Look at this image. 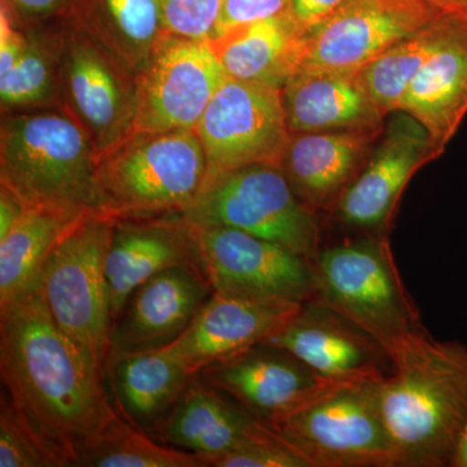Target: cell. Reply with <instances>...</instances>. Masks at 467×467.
I'll return each mask as SVG.
<instances>
[{"label":"cell","instance_id":"1","mask_svg":"<svg viewBox=\"0 0 467 467\" xmlns=\"http://www.w3.org/2000/svg\"><path fill=\"white\" fill-rule=\"evenodd\" d=\"M0 373L24 422L57 466H78L119 411L107 371L52 318L36 285L0 308Z\"/></svg>","mask_w":467,"mask_h":467},{"label":"cell","instance_id":"2","mask_svg":"<svg viewBox=\"0 0 467 467\" xmlns=\"http://www.w3.org/2000/svg\"><path fill=\"white\" fill-rule=\"evenodd\" d=\"M391 359L378 398L393 467L451 466L467 420V347L423 330Z\"/></svg>","mask_w":467,"mask_h":467},{"label":"cell","instance_id":"3","mask_svg":"<svg viewBox=\"0 0 467 467\" xmlns=\"http://www.w3.org/2000/svg\"><path fill=\"white\" fill-rule=\"evenodd\" d=\"M0 183L27 207L103 214L97 150L85 129L63 109L3 113Z\"/></svg>","mask_w":467,"mask_h":467},{"label":"cell","instance_id":"4","mask_svg":"<svg viewBox=\"0 0 467 467\" xmlns=\"http://www.w3.org/2000/svg\"><path fill=\"white\" fill-rule=\"evenodd\" d=\"M205 178L207 159L193 129L131 131L98 158L101 211L112 218L181 214Z\"/></svg>","mask_w":467,"mask_h":467},{"label":"cell","instance_id":"5","mask_svg":"<svg viewBox=\"0 0 467 467\" xmlns=\"http://www.w3.org/2000/svg\"><path fill=\"white\" fill-rule=\"evenodd\" d=\"M315 297L376 339L389 358L425 330L384 235L367 234L318 252Z\"/></svg>","mask_w":467,"mask_h":467},{"label":"cell","instance_id":"6","mask_svg":"<svg viewBox=\"0 0 467 467\" xmlns=\"http://www.w3.org/2000/svg\"><path fill=\"white\" fill-rule=\"evenodd\" d=\"M181 216L192 225L241 230L313 259L321 251L317 213L279 165L254 164L212 178Z\"/></svg>","mask_w":467,"mask_h":467},{"label":"cell","instance_id":"7","mask_svg":"<svg viewBox=\"0 0 467 467\" xmlns=\"http://www.w3.org/2000/svg\"><path fill=\"white\" fill-rule=\"evenodd\" d=\"M112 227L106 214L79 218L55 245L38 281L52 318L106 371L113 325L106 275Z\"/></svg>","mask_w":467,"mask_h":467},{"label":"cell","instance_id":"8","mask_svg":"<svg viewBox=\"0 0 467 467\" xmlns=\"http://www.w3.org/2000/svg\"><path fill=\"white\" fill-rule=\"evenodd\" d=\"M380 379L335 384L270 427L312 467H393Z\"/></svg>","mask_w":467,"mask_h":467},{"label":"cell","instance_id":"9","mask_svg":"<svg viewBox=\"0 0 467 467\" xmlns=\"http://www.w3.org/2000/svg\"><path fill=\"white\" fill-rule=\"evenodd\" d=\"M193 130L207 159L205 182L248 165L281 167L291 138L281 88L229 77Z\"/></svg>","mask_w":467,"mask_h":467},{"label":"cell","instance_id":"10","mask_svg":"<svg viewBox=\"0 0 467 467\" xmlns=\"http://www.w3.org/2000/svg\"><path fill=\"white\" fill-rule=\"evenodd\" d=\"M189 225L213 291L300 304L315 297L312 259L241 230Z\"/></svg>","mask_w":467,"mask_h":467},{"label":"cell","instance_id":"11","mask_svg":"<svg viewBox=\"0 0 467 467\" xmlns=\"http://www.w3.org/2000/svg\"><path fill=\"white\" fill-rule=\"evenodd\" d=\"M60 78L63 110L85 129L98 158L133 131L137 77L69 20Z\"/></svg>","mask_w":467,"mask_h":467},{"label":"cell","instance_id":"12","mask_svg":"<svg viewBox=\"0 0 467 467\" xmlns=\"http://www.w3.org/2000/svg\"><path fill=\"white\" fill-rule=\"evenodd\" d=\"M226 78L211 43L165 34L138 77L133 131L195 129Z\"/></svg>","mask_w":467,"mask_h":467},{"label":"cell","instance_id":"13","mask_svg":"<svg viewBox=\"0 0 467 467\" xmlns=\"http://www.w3.org/2000/svg\"><path fill=\"white\" fill-rule=\"evenodd\" d=\"M441 14L425 0H350L308 33L300 69L356 73Z\"/></svg>","mask_w":467,"mask_h":467},{"label":"cell","instance_id":"14","mask_svg":"<svg viewBox=\"0 0 467 467\" xmlns=\"http://www.w3.org/2000/svg\"><path fill=\"white\" fill-rule=\"evenodd\" d=\"M436 158L425 126L396 110L370 160L340 196L334 211L347 226L384 235L396 204L418 169Z\"/></svg>","mask_w":467,"mask_h":467},{"label":"cell","instance_id":"15","mask_svg":"<svg viewBox=\"0 0 467 467\" xmlns=\"http://www.w3.org/2000/svg\"><path fill=\"white\" fill-rule=\"evenodd\" d=\"M272 426L334 387L287 350L261 343L196 374Z\"/></svg>","mask_w":467,"mask_h":467},{"label":"cell","instance_id":"16","mask_svg":"<svg viewBox=\"0 0 467 467\" xmlns=\"http://www.w3.org/2000/svg\"><path fill=\"white\" fill-rule=\"evenodd\" d=\"M303 304L213 291L175 342L164 347L192 374L265 343Z\"/></svg>","mask_w":467,"mask_h":467},{"label":"cell","instance_id":"17","mask_svg":"<svg viewBox=\"0 0 467 467\" xmlns=\"http://www.w3.org/2000/svg\"><path fill=\"white\" fill-rule=\"evenodd\" d=\"M265 343L334 382L379 379L392 368L389 352L376 339L315 299L303 303L290 324Z\"/></svg>","mask_w":467,"mask_h":467},{"label":"cell","instance_id":"18","mask_svg":"<svg viewBox=\"0 0 467 467\" xmlns=\"http://www.w3.org/2000/svg\"><path fill=\"white\" fill-rule=\"evenodd\" d=\"M212 294L213 288L198 265L175 266L152 276L113 322L109 358L175 342Z\"/></svg>","mask_w":467,"mask_h":467},{"label":"cell","instance_id":"19","mask_svg":"<svg viewBox=\"0 0 467 467\" xmlns=\"http://www.w3.org/2000/svg\"><path fill=\"white\" fill-rule=\"evenodd\" d=\"M198 265L192 227L181 214L113 218L106 260L110 316L115 322L135 291L175 266Z\"/></svg>","mask_w":467,"mask_h":467},{"label":"cell","instance_id":"20","mask_svg":"<svg viewBox=\"0 0 467 467\" xmlns=\"http://www.w3.org/2000/svg\"><path fill=\"white\" fill-rule=\"evenodd\" d=\"M273 434L266 422L196 376L153 432L164 444L204 454L213 465L230 451Z\"/></svg>","mask_w":467,"mask_h":467},{"label":"cell","instance_id":"21","mask_svg":"<svg viewBox=\"0 0 467 467\" xmlns=\"http://www.w3.org/2000/svg\"><path fill=\"white\" fill-rule=\"evenodd\" d=\"M379 129L291 134L281 169L292 190L315 211L337 207L355 180Z\"/></svg>","mask_w":467,"mask_h":467},{"label":"cell","instance_id":"22","mask_svg":"<svg viewBox=\"0 0 467 467\" xmlns=\"http://www.w3.org/2000/svg\"><path fill=\"white\" fill-rule=\"evenodd\" d=\"M418 119L436 158L467 116V21H460L411 79L399 109Z\"/></svg>","mask_w":467,"mask_h":467},{"label":"cell","instance_id":"23","mask_svg":"<svg viewBox=\"0 0 467 467\" xmlns=\"http://www.w3.org/2000/svg\"><path fill=\"white\" fill-rule=\"evenodd\" d=\"M306 36L288 12L234 27L209 43L229 78L284 90L300 69Z\"/></svg>","mask_w":467,"mask_h":467},{"label":"cell","instance_id":"24","mask_svg":"<svg viewBox=\"0 0 467 467\" xmlns=\"http://www.w3.org/2000/svg\"><path fill=\"white\" fill-rule=\"evenodd\" d=\"M282 97L291 134L379 129L383 119L355 73L300 69Z\"/></svg>","mask_w":467,"mask_h":467},{"label":"cell","instance_id":"25","mask_svg":"<svg viewBox=\"0 0 467 467\" xmlns=\"http://www.w3.org/2000/svg\"><path fill=\"white\" fill-rule=\"evenodd\" d=\"M107 374L119 416L150 435L195 378L164 348L110 356Z\"/></svg>","mask_w":467,"mask_h":467},{"label":"cell","instance_id":"26","mask_svg":"<svg viewBox=\"0 0 467 467\" xmlns=\"http://www.w3.org/2000/svg\"><path fill=\"white\" fill-rule=\"evenodd\" d=\"M67 20L100 43L137 78L167 34L161 0H77Z\"/></svg>","mask_w":467,"mask_h":467},{"label":"cell","instance_id":"27","mask_svg":"<svg viewBox=\"0 0 467 467\" xmlns=\"http://www.w3.org/2000/svg\"><path fill=\"white\" fill-rule=\"evenodd\" d=\"M67 20L26 27V51L0 75L2 112L63 109L60 76Z\"/></svg>","mask_w":467,"mask_h":467},{"label":"cell","instance_id":"28","mask_svg":"<svg viewBox=\"0 0 467 467\" xmlns=\"http://www.w3.org/2000/svg\"><path fill=\"white\" fill-rule=\"evenodd\" d=\"M85 214L29 207L0 241V308L38 285L39 275L55 245Z\"/></svg>","mask_w":467,"mask_h":467},{"label":"cell","instance_id":"29","mask_svg":"<svg viewBox=\"0 0 467 467\" xmlns=\"http://www.w3.org/2000/svg\"><path fill=\"white\" fill-rule=\"evenodd\" d=\"M463 20L465 18L441 14L359 67L355 73L356 78L380 116L386 117L399 109L411 79Z\"/></svg>","mask_w":467,"mask_h":467},{"label":"cell","instance_id":"30","mask_svg":"<svg viewBox=\"0 0 467 467\" xmlns=\"http://www.w3.org/2000/svg\"><path fill=\"white\" fill-rule=\"evenodd\" d=\"M78 466L208 467L213 466V461L204 454L161 444L119 417L109 431L86 451Z\"/></svg>","mask_w":467,"mask_h":467},{"label":"cell","instance_id":"31","mask_svg":"<svg viewBox=\"0 0 467 467\" xmlns=\"http://www.w3.org/2000/svg\"><path fill=\"white\" fill-rule=\"evenodd\" d=\"M0 467H58L5 391L0 401Z\"/></svg>","mask_w":467,"mask_h":467},{"label":"cell","instance_id":"32","mask_svg":"<svg viewBox=\"0 0 467 467\" xmlns=\"http://www.w3.org/2000/svg\"><path fill=\"white\" fill-rule=\"evenodd\" d=\"M223 0H161L165 32L192 41L214 38Z\"/></svg>","mask_w":467,"mask_h":467},{"label":"cell","instance_id":"33","mask_svg":"<svg viewBox=\"0 0 467 467\" xmlns=\"http://www.w3.org/2000/svg\"><path fill=\"white\" fill-rule=\"evenodd\" d=\"M214 467H312L308 461L276 432L239 450L230 451Z\"/></svg>","mask_w":467,"mask_h":467},{"label":"cell","instance_id":"34","mask_svg":"<svg viewBox=\"0 0 467 467\" xmlns=\"http://www.w3.org/2000/svg\"><path fill=\"white\" fill-rule=\"evenodd\" d=\"M290 8L291 0H223L214 38L234 27L288 14Z\"/></svg>","mask_w":467,"mask_h":467},{"label":"cell","instance_id":"35","mask_svg":"<svg viewBox=\"0 0 467 467\" xmlns=\"http://www.w3.org/2000/svg\"><path fill=\"white\" fill-rule=\"evenodd\" d=\"M21 26L50 21L67 20L75 11L77 0H5Z\"/></svg>","mask_w":467,"mask_h":467},{"label":"cell","instance_id":"36","mask_svg":"<svg viewBox=\"0 0 467 467\" xmlns=\"http://www.w3.org/2000/svg\"><path fill=\"white\" fill-rule=\"evenodd\" d=\"M27 34L5 0L0 2V75L8 72L26 51Z\"/></svg>","mask_w":467,"mask_h":467},{"label":"cell","instance_id":"37","mask_svg":"<svg viewBox=\"0 0 467 467\" xmlns=\"http://www.w3.org/2000/svg\"><path fill=\"white\" fill-rule=\"evenodd\" d=\"M350 0H291L290 14L306 33L334 16Z\"/></svg>","mask_w":467,"mask_h":467},{"label":"cell","instance_id":"38","mask_svg":"<svg viewBox=\"0 0 467 467\" xmlns=\"http://www.w3.org/2000/svg\"><path fill=\"white\" fill-rule=\"evenodd\" d=\"M27 208L26 202L14 190L0 183V241L17 225Z\"/></svg>","mask_w":467,"mask_h":467},{"label":"cell","instance_id":"39","mask_svg":"<svg viewBox=\"0 0 467 467\" xmlns=\"http://www.w3.org/2000/svg\"><path fill=\"white\" fill-rule=\"evenodd\" d=\"M436 11L467 20V0H425Z\"/></svg>","mask_w":467,"mask_h":467},{"label":"cell","instance_id":"40","mask_svg":"<svg viewBox=\"0 0 467 467\" xmlns=\"http://www.w3.org/2000/svg\"><path fill=\"white\" fill-rule=\"evenodd\" d=\"M451 467H467V420Z\"/></svg>","mask_w":467,"mask_h":467}]
</instances>
